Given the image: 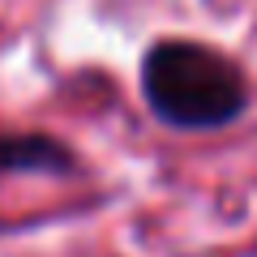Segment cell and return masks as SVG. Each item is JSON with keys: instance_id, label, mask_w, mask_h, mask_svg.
Returning a JSON list of instances; mask_svg holds the SVG:
<instances>
[{"instance_id": "7a4b0ae2", "label": "cell", "mask_w": 257, "mask_h": 257, "mask_svg": "<svg viewBox=\"0 0 257 257\" xmlns=\"http://www.w3.org/2000/svg\"><path fill=\"white\" fill-rule=\"evenodd\" d=\"M77 167L73 150L47 133H0V172L69 176Z\"/></svg>"}, {"instance_id": "6da1fadb", "label": "cell", "mask_w": 257, "mask_h": 257, "mask_svg": "<svg viewBox=\"0 0 257 257\" xmlns=\"http://www.w3.org/2000/svg\"><path fill=\"white\" fill-rule=\"evenodd\" d=\"M142 94L172 128H223L244 111V73L197 39H159L142 56Z\"/></svg>"}]
</instances>
